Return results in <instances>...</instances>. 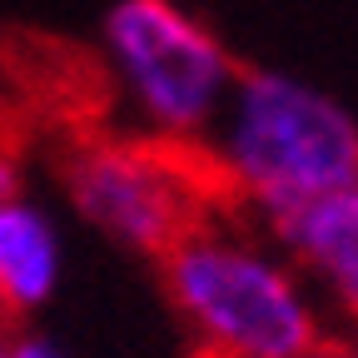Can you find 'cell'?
Wrapping results in <instances>:
<instances>
[{
	"mask_svg": "<svg viewBox=\"0 0 358 358\" xmlns=\"http://www.w3.org/2000/svg\"><path fill=\"white\" fill-rule=\"evenodd\" d=\"M199 358H334L338 329L264 224L214 204L159 259Z\"/></svg>",
	"mask_w": 358,
	"mask_h": 358,
	"instance_id": "6da1fadb",
	"label": "cell"
},
{
	"mask_svg": "<svg viewBox=\"0 0 358 358\" xmlns=\"http://www.w3.org/2000/svg\"><path fill=\"white\" fill-rule=\"evenodd\" d=\"M194 159L219 204L274 229L294 209L358 179V120L313 80L249 65Z\"/></svg>",
	"mask_w": 358,
	"mask_h": 358,
	"instance_id": "7a4b0ae2",
	"label": "cell"
},
{
	"mask_svg": "<svg viewBox=\"0 0 358 358\" xmlns=\"http://www.w3.org/2000/svg\"><path fill=\"white\" fill-rule=\"evenodd\" d=\"M100 70L124 134L199 150L239 80L234 50L185 0H115L100 20Z\"/></svg>",
	"mask_w": 358,
	"mask_h": 358,
	"instance_id": "3957f363",
	"label": "cell"
},
{
	"mask_svg": "<svg viewBox=\"0 0 358 358\" xmlns=\"http://www.w3.org/2000/svg\"><path fill=\"white\" fill-rule=\"evenodd\" d=\"M60 194L110 244L159 259L219 199L194 150H169L124 129H80L55 155Z\"/></svg>",
	"mask_w": 358,
	"mask_h": 358,
	"instance_id": "277c9868",
	"label": "cell"
},
{
	"mask_svg": "<svg viewBox=\"0 0 358 358\" xmlns=\"http://www.w3.org/2000/svg\"><path fill=\"white\" fill-rule=\"evenodd\" d=\"M268 234L319 294L329 319L358 334V179L294 209Z\"/></svg>",
	"mask_w": 358,
	"mask_h": 358,
	"instance_id": "5b68a950",
	"label": "cell"
},
{
	"mask_svg": "<svg viewBox=\"0 0 358 358\" xmlns=\"http://www.w3.org/2000/svg\"><path fill=\"white\" fill-rule=\"evenodd\" d=\"M65 274V239L30 189L0 199V324L20 329L55 299Z\"/></svg>",
	"mask_w": 358,
	"mask_h": 358,
	"instance_id": "8992f818",
	"label": "cell"
},
{
	"mask_svg": "<svg viewBox=\"0 0 358 358\" xmlns=\"http://www.w3.org/2000/svg\"><path fill=\"white\" fill-rule=\"evenodd\" d=\"M10 358H65V348H60L50 334L15 329V334H10Z\"/></svg>",
	"mask_w": 358,
	"mask_h": 358,
	"instance_id": "52a82bcc",
	"label": "cell"
},
{
	"mask_svg": "<svg viewBox=\"0 0 358 358\" xmlns=\"http://www.w3.org/2000/svg\"><path fill=\"white\" fill-rule=\"evenodd\" d=\"M334 358H358V334H343L338 348H334Z\"/></svg>",
	"mask_w": 358,
	"mask_h": 358,
	"instance_id": "ba28073f",
	"label": "cell"
},
{
	"mask_svg": "<svg viewBox=\"0 0 358 358\" xmlns=\"http://www.w3.org/2000/svg\"><path fill=\"white\" fill-rule=\"evenodd\" d=\"M10 334H15L10 324H0V358H10Z\"/></svg>",
	"mask_w": 358,
	"mask_h": 358,
	"instance_id": "9c48e42d",
	"label": "cell"
}]
</instances>
